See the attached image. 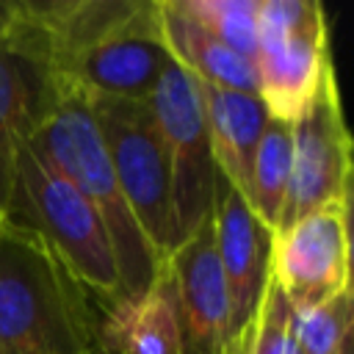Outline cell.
Masks as SVG:
<instances>
[{
    "mask_svg": "<svg viewBox=\"0 0 354 354\" xmlns=\"http://www.w3.org/2000/svg\"><path fill=\"white\" fill-rule=\"evenodd\" d=\"M290 166H293V136L290 122L268 116L260 144L254 149L252 171H249V188L246 202L252 213L274 232L282 216V205L290 185Z\"/></svg>",
    "mask_w": 354,
    "mask_h": 354,
    "instance_id": "cell-16",
    "label": "cell"
},
{
    "mask_svg": "<svg viewBox=\"0 0 354 354\" xmlns=\"http://www.w3.org/2000/svg\"><path fill=\"white\" fill-rule=\"evenodd\" d=\"M100 124L119 188L158 254L160 268L183 243L166 147L147 100L86 97Z\"/></svg>",
    "mask_w": 354,
    "mask_h": 354,
    "instance_id": "cell-4",
    "label": "cell"
},
{
    "mask_svg": "<svg viewBox=\"0 0 354 354\" xmlns=\"http://www.w3.org/2000/svg\"><path fill=\"white\" fill-rule=\"evenodd\" d=\"M55 80L22 53L0 44V218L6 221L14 163L41 122L58 105Z\"/></svg>",
    "mask_w": 354,
    "mask_h": 354,
    "instance_id": "cell-12",
    "label": "cell"
},
{
    "mask_svg": "<svg viewBox=\"0 0 354 354\" xmlns=\"http://www.w3.org/2000/svg\"><path fill=\"white\" fill-rule=\"evenodd\" d=\"M158 22L171 61L183 66L196 83L260 94L254 64L218 41L174 0H158Z\"/></svg>",
    "mask_w": 354,
    "mask_h": 354,
    "instance_id": "cell-14",
    "label": "cell"
},
{
    "mask_svg": "<svg viewBox=\"0 0 354 354\" xmlns=\"http://www.w3.org/2000/svg\"><path fill=\"white\" fill-rule=\"evenodd\" d=\"M346 205H326L274 235L271 279L293 310L321 304L351 288V241Z\"/></svg>",
    "mask_w": 354,
    "mask_h": 354,
    "instance_id": "cell-10",
    "label": "cell"
},
{
    "mask_svg": "<svg viewBox=\"0 0 354 354\" xmlns=\"http://www.w3.org/2000/svg\"><path fill=\"white\" fill-rule=\"evenodd\" d=\"M329 64V25L318 0H260L254 69L271 116L293 122Z\"/></svg>",
    "mask_w": 354,
    "mask_h": 354,
    "instance_id": "cell-5",
    "label": "cell"
},
{
    "mask_svg": "<svg viewBox=\"0 0 354 354\" xmlns=\"http://www.w3.org/2000/svg\"><path fill=\"white\" fill-rule=\"evenodd\" d=\"M191 19L254 64L260 0H174Z\"/></svg>",
    "mask_w": 354,
    "mask_h": 354,
    "instance_id": "cell-17",
    "label": "cell"
},
{
    "mask_svg": "<svg viewBox=\"0 0 354 354\" xmlns=\"http://www.w3.org/2000/svg\"><path fill=\"white\" fill-rule=\"evenodd\" d=\"M183 354H227L230 301L213 241V218L202 221L169 257Z\"/></svg>",
    "mask_w": 354,
    "mask_h": 354,
    "instance_id": "cell-11",
    "label": "cell"
},
{
    "mask_svg": "<svg viewBox=\"0 0 354 354\" xmlns=\"http://www.w3.org/2000/svg\"><path fill=\"white\" fill-rule=\"evenodd\" d=\"M351 318H354V301L351 288L340 290L337 296L293 310V329L296 343L301 354H337L351 340Z\"/></svg>",
    "mask_w": 354,
    "mask_h": 354,
    "instance_id": "cell-18",
    "label": "cell"
},
{
    "mask_svg": "<svg viewBox=\"0 0 354 354\" xmlns=\"http://www.w3.org/2000/svg\"><path fill=\"white\" fill-rule=\"evenodd\" d=\"M100 354H183V335L174 293L166 271L138 299L108 304L97 324Z\"/></svg>",
    "mask_w": 354,
    "mask_h": 354,
    "instance_id": "cell-13",
    "label": "cell"
},
{
    "mask_svg": "<svg viewBox=\"0 0 354 354\" xmlns=\"http://www.w3.org/2000/svg\"><path fill=\"white\" fill-rule=\"evenodd\" d=\"M17 22V0H0V44L8 41Z\"/></svg>",
    "mask_w": 354,
    "mask_h": 354,
    "instance_id": "cell-20",
    "label": "cell"
},
{
    "mask_svg": "<svg viewBox=\"0 0 354 354\" xmlns=\"http://www.w3.org/2000/svg\"><path fill=\"white\" fill-rule=\"evenodd\" d=\"M290 185L274 235L318 207L351 202V136L346 130L332 64L324 69L315 91L290 122Z\"/></svg>",
    "mask_w": 354,
    "mask_h": 354,
    "instance_id": "cell-6",
    "label": "cell"
},
{
    "mask_svg": "<svg viewBox=\"0 0 354 354\" xmlns=\"http://www.w3.org/2000/svg\"><path fill=\"white\" fill-rule=\"evenodd\" d=\"M147 102L155 113V122L166 147L180 238L185 241L202 221L210 218L213 188L218 174L213 149H210L202 94L196 80L171 61L163 69Z\"/></svg>",
    "mask_w": 354,
    "mask_h": 354,
    "instance_id": "cell-7",
    "label": "cell"
},
{
    "mask_svg": "<svg viewBox=\"0 0 354 354\" xmlns=\"http://www.w3.org/2000/svg\"><path fill=\"white\" fill-rule=\"evenodd\" d=\"M6 221L30 227L66 266L86 293L108 304L122 299V282L108 232L97 210L39 152L25 144L14 163Z\"/></svg>",
    "mask_w": 354,
    "mask_h": 354,
    "instance_id": "cell-3",
    "label": "cell"
},
{
    "mask_svg": "<svg viewBox=\"0 0 354 354\" xmlns=\"http://www.w3.org/2000/svg\"><path fill=\"white\" fill-rule=\"evenodd\" d=\"M0 224H3V218H0Z\"/></svg>",
    "mask_w": 354,
    "mask_h": 354,
    "instance_id": "cell-22",
    "label": "cell"
},
{
    "mask_svg": "<svg viewBox=\"0 0 354 354\" xmlns=\"http://www.w3.org/2000/svg\"><path fill=\"white\" fill-rule=\"evenodd\" d=\"M246 354H301L293 329V304L274 279L266 288Z\"/></svg>",
    "mask_w": 354,
    "mask_h": 354,
    "instance_id": "cell-19",
    "label": "cell"
},
{
    "mask_svg": "<svg viewBox=\"0 0 354 354\" xmlns=\"http://www.w3.org/2000/svg\"><path fill=\"white\" fill-rule=\"evenodd\" d=\"M169 64L171 55L160 36L158 0H141L122 25L75 53L55 72V86L61 97L149 100Z\"/></svg>",
    "mask_w": 354,
    "mask_h": 354,
    "instance_id": "cell-8",
    "label": "cell"
},
{
    "mask_svg": "<svg viewBox=\"0 0 354 354\" xmlns=\"http://www.w3.org/2000/svg\"><path fill=\"white\" fill-rule=\"evenodd\" d=\"M0 354H100L88 296L25 224H0Z\"/></svg>",
    "mask_w": 354,
    "mask_h": 354,
    "instance_id": "cell-1",
    "label": "cell"
},
{
    "mask_svg": "<svg viewBox=\"0 0 354 354\" xmlns=\"http://www.w3.org/2000/svg\"><path fill=\"white\" fill-rule=\"evenodd\" d=\"M337 354H354V351H351V340H348V343H346V346H343Z\"/></svg>",
    "mask_w": 354,
    "mask_h": 354,
    "instance_id": "cell-21",
    "label": "cell"
},
{
    "mask_svg": "<svg viewBox=\"0 0 354 354\" xmlns=\"http://www.w3.org/2000/svg\"><path fill=\"white\" fill-rule=\"evenodd\" d=\"M196 86H199L202 105H205L216 169L246 196L254 149L260 144L263 127L271 113L266 102L260 100V94L216 88L205 83H196Z\"/></svg>",
    "mask_w": 354,
    "mask_h": 354,
    "instance_id": "cell-15",
    "label": "cell"
},
{
    "mask_svg": "<svg viewBox=\"0 0 354 354\" xmlns=\"http://www.w3.org/2000/svg\"><path fill=\"white\" fill-rule=\"evenodd\" d=\"M210 218L230 301L227 354H246L266 288L271 282L274 232L252 213L243 194L224 174H216Z\"/></svg>",
    "mask_w": 354,
    "mask_h": 354,
    "instance_id": "cell-9",
    "label": "cell"
},
{
    "mask_svg": "<svg viewBox=\"0 0 354 354\" xmlns=\"http://www.w3.org/2000/svg\"><path fill=\"white\" fill-rule=\"evenodd\" d=\"M28 144L97 210L116 260L122 299L144 296L163 268L119 188L88 100L64 94Z\"/></svg>",
    "mask_w": 354,
    "mask_h": 354,
    "instance_id": "cell-2",
    "label": "cell"
}]
</instances>
